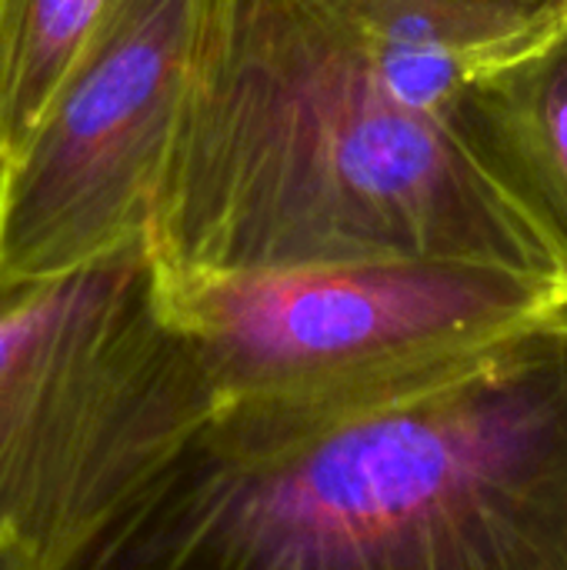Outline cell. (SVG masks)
Masks as SVG:
<instances>
[{
	"instance_id": "obj_1",
	"label": "cell",
	"mask_w": 567,
	"mask_h": 570,
	"mask_svg": "<svg viewBox=\"0 0 567 570\" xmlns=\"http://www.w3.org/2000/svg\"><path fill=\"white\" fill-rule=\"evenodd\" d=\"M74 570H567V307L354 414L207 424Z\"/></svg>"
},
{
	"instance_id": "obj_2",
	"label": "cell",
	"mask_w": 567,
	"mask_h": 570,
	"mask_svg": "<svg viewBox=\"0 0 567 570\" xmlns=\"http://www.w3.org/2000/svg\"><path fill=\"white\" fill-rule=\"evenodd\" d=\"M147 250L160 274L434 257L561 281L458 134L381 87L341 0L204 3Z\"/></svg>"
},
{
	"instance_id": "obj_3",
	"label": "cell",
	"mask_w": 567,
	"mask_h": 570,
	"mask_svg": "<svg viewBox=\"0 0 567 570\" xmlns=\"http://www.w3.org/2000/svg\"><path fill=\"white\" fill-rule=\"evenodd\" d=\"M211 414L147 240L0 297V538L77 568Z\"/></svg>"
},
{
	"instance_id": "obj_4",
	"label": "cell",
	"mask_w": 567,
	"mask_h": 570,
	"mask_svg": "<svg viewBox=\"0 0 567 570\" xmlns=\"http://www.w3.org/2000/svg\"><path fill=\"white\" fill-rule=\"evenodd\" d=\"M160 304L214 401L207 424L301 428L424 384L567 307L555 277L384 257L254 274H160Z\"/></svg>"
},
{
	"instance_id": "obj_5",
	"label": "cell",
	"mask_w": 567,
	"mask_h": 570,
	"mask_svg": "<svg viewBox=\"0 0 567 570\" xmlns=\"http://www.w3.org/2000/svg\"><path fill=\"white\" fill-rule=\"evenodd\" d=\"M207 0H130L0 167V297L140 240Z\"/></svg>"
},
{
	"instance_id": "obj_6",
	"label": "cell",
	"mask_w": 567,
	"mask_h": 570,
	"mask_svg": "<svg viewBox=\"0 0 567 570\" xmlns=\"http://www.w3.org/2000/svg\"><path fill=\"white\" fill-rule=\"evenodd\" d=\"M448 124L567 287V0L468 80Z\"/></svg>"
},
{
	"instance_id": "obj_7",
	"label": "cell",
	"mask_w": 567,
	"mask_h": 570,
	"mask_svg": "<svg viewBox=\"0 0 567 570\" xmlns=\"http://www.w3.org/2000/svg\"><path fill=\"white\" fill-rule=\"evenodd\" d=\"M381 87L451 120L468 80L505 53L548 0H341ZM451 127V124H448Z\"/></svg>"
},
{
	"instance_id": "obj_8",
	"label": "cell",
	"mask_w": 567,
	"mask_h": 570,
	"mask_svg": "<svg viewBox=\"0 0 567 570\" xmlns=\"http://www.w3.org/2000/svg\"><path fill=\"white\" fill-rule=\"evenodd\" d=\"M130 0H0V167Z\"/></svg>"
},
{
	"instance_id": "obj_9",
	"label": "cell",
	"mask_w": 567,
	"mask_h": 570,
	"mask_svg": "<svg viewBox=\"0 0 567 570\" xmlns=\"http://www.w3.org/2000/svg\"><path fill=\"white\" fill-rule=\"evenodd\" d=\"M0 570H37V564L20 548H13L10 541L0 538Z\"/></svg>"
}]
</instances>
